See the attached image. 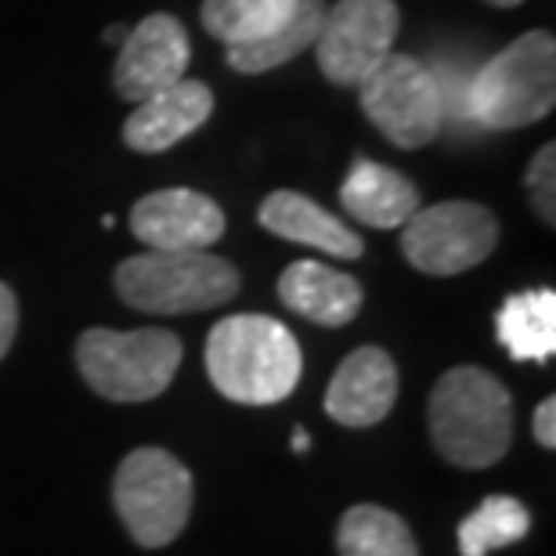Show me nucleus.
<instances>
[{
  "label": "nucleus",
  "instance_id": "ddd939ff",
  "mask_svg": "<svg viewBox=\"0 0 556 556\" xmlns=\"http://www.w3.org/2000/svg\"><path fill=\"white\" fill-rule=\"evenodd\" d=\"M214 113V91L203 80H177L149 98L135 102V116H127L124 141L135 152H166L177 141L195 135Z\"/></svg>",
  "mask_w": 556,
  "mask_h": 556
},
{
  "label": "nucleus",
  "instance_id": "423d86ee",
  "mask_svg": "<svg viewBox=\"0 0 556 556\" xmlns=\"http://www.w3.org/2000/svg\"><path fill=\"white\" fill-rule=\"evenodd\" d=\"M113 503L138 546L163 549L192 514V473L166 448H138L119 463Z\"/></svg>",
  "mask_w": 556,
  "mask_h": 556
},
{
  "label": "nucleus",
  "instance_id": "f3484780",
  "mask_svg": "<svg viewBox=\"0 0 556 556\" xmlns=\"http://www.w3.org/2000/svg\"><path fill=\"white\" fill-rule=\"evenodd\" d=\"M498 343L514 362H549L556 354V293L553 289H525L498 307Z\"/></svg>",
  "mask_w": 556,
  "mask_h": 556
},
{
  "label": "nucleus",
  "instance_id": "f257e3e1",
  "mask_svg": "<svg viewBox=\"0 0 556 556\" xmlns=\"http://www.w3.org/2000/svg\"><path fill=\"white\" fill-rule=\"evenodd\" d=\"M206 372L228 402L278 405L296 391L304 354L296 337L268 315H231L206 337Z\"/></svg>",
  "mask_w": 556,
  "mask_h": 556
},
{
  "label": "nucleus",
  "instance_id": "4468645a",
  "mask_svg": "<svg viewBox=\"0 0 556 556\" xmlns=\"http://www.w3.org/2000/svg\"><path fill=\"white\" fill-rule=\"evenodd\" d=\"M278 300L293 315L318 326H348L362 311V282L348 271H337L318 261L289 264L278 278Z\"/></svg>",
  "mask_w": 556,
  "mask_h": 556
},
{
  "label": "nucleus",
  "instance_id": "0eeeda50",
  "mask_svg": "<svg viewBox=\"0 0 556 556\" xmlns=\"http://www.w3.org/2000/svg\"><path fill=\"white\" fill-rule=\"evenodd\" d=\"M369 124L397 149H422L444 119L441 84L413 54H387L358 84Z\"/></svg>",
  "mask_w": 556,
  "mask_h": 556
},
{
  "label": "nucleus",
  "instance_id": "1a4fd4ad",
  "mask_svg": "<svg viewBox=\"0 0 556 556\" xmlns=\"http://www.w3.org/2000/svg\"><path fill=\"white\" fill-rule=\"evenodd\" d=\"M402 11L394 0H340L326 8L315 59L329 84L358 87L387 54H394Z\"/></svg>",
  "mask_w": 556,
  "mask_h": 556
},
{
  "label": "nucleus",
  "instance_id": "b1692460",
  "mask_svg": "<svg viewBox=\"0 0 556 556\" xmlns=\"http://www.w3.org/2000/svg\"><path fill=\"white\" fill-rule=\"evenodd\" d=\"M531 430H535V441L542 444V448H556V402L553 397H546V402L535 408Z\"/></svg>",
  "mask_w": 556,
  "mask_h": 556
},
{
  "label": "nucleus",
  "instance_id": "39448f33",
  "mask_svg": "<svg viewBox=\"0 0 556 556\" xmlns=\"http://www.w3.org/2000/svg\"><path fill=\"white\" fill-rule=\"evenodd\" d=\"M76 365L91 391L109 402H152L181 365V340L166 329H87L76 340Z\"/></svg>",
  "mask_w": 556,
  "mask_h": 556
},
{
  "label": "nucleus",
  "instance_id": "6e6552de",
  "mask_svg": "<svg viewBox=\"0 0 556 556\" xmlns=\"http://www.w3.org/2000/svg\"><path fill=\"white\" fill-rule=\"evenodd\" d=\"M498 242V220L492 210L470 199L419 206L402 225V250L422 275H463L492 257Z\"/></svg>",
  "mask_w": 556,
  "mask_h": 556
},
{
  "label": "nucleus",
  "instance_id": "7ed1b4c3",
  "mask_svg": "<svg viewBox=\"0 0 556 556\" xmlns=\"http://www.w3.org/2000/svg\"><path fill=\"white\" fill-rule=\"evenodd\" d=\"M556 102V40L549 33H525L477 70L470 84V113L492 130L531 127L549 116Z\"/></svg>",
  "mask_w": 556,
  "mask_h": 556
},
{
  "label": "nucleus",
  "instance_id": "f8f14e48",
  "mask_svg": "<svg viewBox=\"0 0 556 556\" xmlns=\"http://www.w3.org/2000/svg\"><path fill=\"white\" fill-rule=\"evenodd\" d=\"M397 402V365L383 348H358L340 362L326 391V413L340 427H376Z\"/></svg>",
  "mask_w": 556,
  "mask_h": 556
},
{
  "label": "nucleus",
  "instance_id": "f03ea898",
  "mask_svg": "<svg viewBox=\"0 0 556 556\" xmlns=\"http://www.w3.org/2000/svg\"><path fill=\"white\" fill-rule=\"evenodd\" d=\"M430 433L438 452L463 470H484L509 452L514 397L492 372L459 365L438 380L430 394Z\"/></svg>",
  "mask_w": 556,
  "mask_h": 556
},
{
  "label": "nucleus",
  "instance_id": "5701e85b",
  "mask_svg": "<svg viewBox=\"0 0 556 556\" xmlns=\"http://www.w3.org/2000/svg\"><path fill=\"white\" fill-rule=\"evenodd\" d=\"M15 332H18V300L4 282H0V358L11 351Z\"/></svg>",
  "mask_w": 556,
  "mask_h": 556
},
{
  "label": "nucleus",
  "instance_id": "412c9836",
  "mask_svg": "<svg viewBox=\"0 0 556 556\" xmlns=\"http://www.w3.org/2000/svg\"><path fill=\"white\" fill-rule=\"evenodd\" d=\"M531 531V514L514 495H488L481 506L459 525V553L488 556L503 546H514Z\"/></svg>",
  "mask_w": 556,
  "mask_h": 556
},
{
  "label": "nucleus",
  "instance_id": "9b49d317",
  "mask_svg": "<svg viewBox=\"0 0 556 556\" xmlns=\"http://www.w3.org/2000/svg\"><path fill=\"white\" fill-rule=\"evenodd\" d=\"M130 231L149 250H206L225 236V210L192 188H163L130 206Z\"/></svg>",
  "mask_w": 556,
  "mask_h": 556
},
{
  "label": "nucleus",
  "instance_id": "a211bd4d",
  "mask_svg": "<svg viewBox=\"0 0 556 556\" xmlns=\"http://www.w3.org/2000/svg\"><path fill=\"white\" fill-rule=\"evenodd\" d=\"M321 18H326V0H296L293 15H289L278 29H271L264 40L242 43V48H228V65L247 76L278 70V65L293 62L296 54H304L307 48H315Z\"/></svg>",
  "mask_w": 556,
  "mask_h": 556
},
{
  "label": "nucleus",
  "instance_id": "aec40b11",
  "mask_svg": "<svg viewBox=\"0 0 556 556\" xmlns=\"http://www.w3.org/2000/svg\"><path fill=\"white\" fill-rule=\"evenodd\" d=\"M296 0H203V26L225 48L257 43L293 15Z\"/></svg>",
  "mask_w": 556,
  "mask_h": 556
},
{
  "label": "nucleus",
  "instance_id": "20e7f679",
  "mask_svg": "<svg viewBox=\"0 0 556 556\" xmlns=\"http://www.w3.org/2000/svg\"><path fill=\"white\" fill-rule=\"evenodd\" d=\"M116 293L149 315H188L228 304L239 271L206 250H149L116 268Z\"/></svg>",
  "mask_w": 556,
  "mask_h": 556
},
{
  "label": "nucleus",
  "instance_id": "9d476101",
  "mask_svg": "<svg viewBox=\"0 0 556 556\" xmlns=\"http://www.w3.org/2000/svg\"><path fill=\"white\" fill-rule=\"evenodd\" d=\"M192 43L188 29L174 15H149L127 33L119 43V59L113 70L116 94L127 102H141L163 87H174L185 80Z\"/></svg>",
  "mask_w": 556,
  "mask_h": 556
},
{
  "label": "nucleus",
  "instance_id": "2eb2a0df",
  "mask_svg": "<svg viewBox=\"0 0 556 556\" xmlns=\"http://www.w3.org/2000/svg\"><path fill=\"white\" fill-rule=\"evenodd\" d=\"M261 225L271 236L286 242H300V247L321 250L329 257L354 261L362 257V236L351 225H343L337 214H329L326 206H318L315 199L300 192H271L261 203Z\"/></svg>",
  "mask_w": 556,
  "mask_h": 556
},
{
  "label": "nucleus",
  "instance_id": "bb28decb",
  "mask_svg": "<svg viewBox=\"0 0 556 556\" xmlns=\"http://www.w3.org/2000/svg\"><path fill=\"white\" fill-rule=\"evenodd\" d=\"M488 4H495V8H517V4H525V0H488Z\"/></svg>",
  "mask_w": 556,
  "mask_h": 556
},
{
  "label": "nucleus",
  "instance_id": "393cba45",
  "mask_svg": "<svg viewBox=\"0 0 556 556\" xmlns=\"http://www.w3.org/2000/svg\"><path fill=\"white\" fill-rule=\"evenodd\" d=\"M307 448H311L307 430H304V427H296V430H293V452H307Z\"/></svg>",
  "mask_w": 556,
  "mask_h": 556
},
{
  "label": "nucleus",
  "instance_id": "dca6fc26",
  "mask_svg": "<svg viewBox=\"0 0 556 556\" xmlns=\"http://www.w3.org/2000/svg\"><path fill=\"white\" fill-rule=\"evenodd\" d=\"M340 203L358 225L391 231V228H402L405 220L416 214L422 206V199H419V188L408 181L405 174H397L394 166L358 160L340 185Z\"/></svg>",
  "mask_w": 556,
  "mask_h": 556
},
{
  "label": "nucleus",
  "instance_id": "4be33fe9",
  "mask_svg": "<svg viewBox=\"0 0 556 556\" xmlns=\"http://www.w3.org/2000/svg\"><path fill=\"white\" fill-rule=\"evenodd\" d=\"M528 192L531 203H535V214L556 225V144H542L535 152V160L528 166Z\"/></svg>",
  "mask_w": 556,
  "mask_h": 556
},
{
  "label": "nucleus",
  "instance_id": "6ab92c4d",
  "mask_svg": "<svg viewBox=\"0 0 556 556\" xmlns=\"http://www.w3.org/2000/svg\"><path fill=\"white\" fill-rule=\"evenodd\" d=\"M340 556H419L416 535L383 506H351L337 528Z\"/></svg>",
  "mask_w": 556,
  "mask_h": 556
},
{
  "label": "nucleus",
  "instance_id": "a878e982",
  "mask_svg": "<svg viewBox=\"0 0 556 556\" xmlns=\"http://www.w3.org/2000/svg\"><path fill=\"white\" fill-rule=\"evenodd\" d=\"M124 26H113V29H105V40H113V43H124Z\"/></svg>",
  "mask_w": 556,
  "mask_h": 556
}]
</instances>
